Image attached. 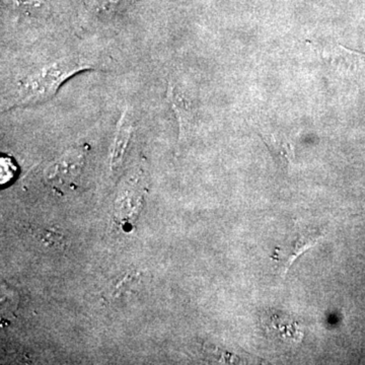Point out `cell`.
<instances>
[{"label":"cell","instance_id":"cell-1","mask_svg":"<svg viewBox=\"0 0 365 365\" xmlns=\"http://www.w3.org/2000/svg\"><path fill=\"white\" fill-rule=\"evenodd\" d=\"M93 68L78 57H66L46 64L28 74L14 86L7 96L6 108L40 104L56 95L61 86L74 74Z\"/></svg>","mask_w":365,"mask_h":365},{"label":"cell","instance_id":"cell-2","mask_svg":"<svg viewBox=\"0 0 365 365\" xmlns=\"http://www.w3.org/2000/svg\"><path fill=\"white\" fill-rule=\"evenodd\" d=\"M325 232L317 228L302 227L299 223L294 225V232L290 235L289 241L276 249L274 260L279 265L280 273L287 274L288 270L294 265V262L306 253L309 249L314 248L322 239Z\"/></svg>","mask_w":365,"mask_h":365},{"label":"cell","instance_id":"cell-3","mask_svg":"<svg viewBox=\"0 0 365 365\" xmlns=\"http://www.w3.org/2000/svg\"><path fill=\"white\" fill-rule=\"evenodd\" d=\"M85 163V153L81 148L66 151L50 163L45 170V177L51 184L66 186L78 178Z\"/></svg>","mask_w":365,"mask_h":365},{"label":"cell","instance_id":"cell-4","mask_svg":"<svg viewBox=\"0 0 365 365\" xmlns=\"http://www.w3.org/2000/svg\"><path fill=\"white\" fill-rule=\"evenodd\" d=\"M167 98L170 108L177 118L179 125V143L186 141L195 124L196 109L191 98L187 97L175 83L169 81L167 88Z\"/></svg>","mask_w":365,"mask_h":365},{"label":"cell","instance_id":"cell-5","mask_svg":"<svg viewBox=\"0 0 365 365\" xmlns=\"http://www.w3.org/2000/svg\"><path fill=\"white\" fill-rule=\"evenodd\" d=\"M135 122H134L133 113L130 108L126 107L118 121L116 133L113 141L111 153V170H118L121 168L127 150L130 146L132 137L134 135Z\"/></svg>","mask_w":365,"mask_h":365},{"label":"cell","instance_id":"cell-6","mask_svg":"<svg viewBox=\"0 0 365 365\" xmlns=\"http://www.w3.org/2000/svg\"><path fill=\"white\" fill-rule=\"evenodd\" d=\"M261 137L276 163H279L283 169L289 170L294 162V144L288 139L275 136L274 134H266Z\"/></svg>","mask_w":365,"mask_h":365},{"label":"cell","instance_id":"cell-7","mask_svg":"<svg viewBox=\"0 0 365 365\" xmlns=\"http://www.w3.org/2000/svg\"><path fill=\"white\" fill-rule=\"evenodd\" d=\"M13 9L26 14H38L45 9L43 0H9Z\"/></svg>","mask_w":365,"mask_h":365},{"label":"cell","instance_id":"cell-8","mask_svg":"<svg viewBox=\"0 0 365 365\" xmlns=\"http://www.w3.org/2000/svg\"><path fill=\"white\" fill-rule=\"evenodd\" d=\"M124 0H91V6L100 14H112L121 7Z\"/></svg>","mask_w":365,"mask_h":365},{"label":"cell","instance_id":"cell-9","mask_svg":"<svg viewBox=\"0 0 365 365\" xmlns=\"http://www.w3.org/2000/svg\"><path fill=\"white\" fill-rule=\"evenodd\" d=\"M16 173V163L11 158H1V184H6L13 180Z\"/></svg>","mask_w":365,"mask_h":365}]
</instances>
